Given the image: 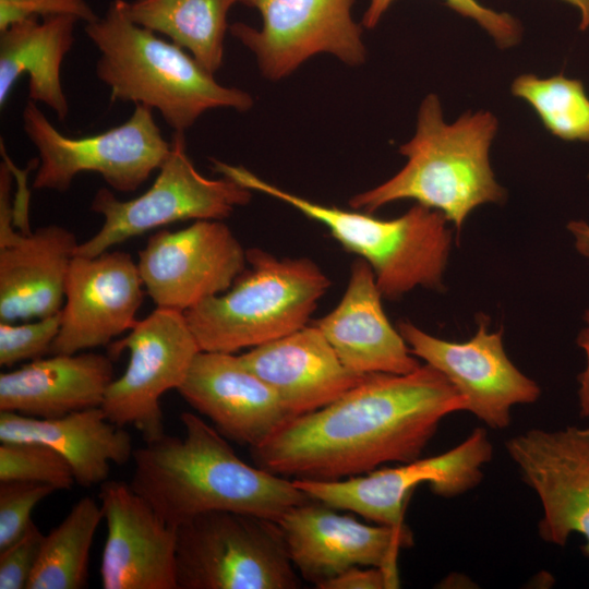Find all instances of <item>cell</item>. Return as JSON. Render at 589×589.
Returning <instances> with one entry per match:
<instances>
[{"instance_id": "obj_1", "label": "cell", "mask_w": 589, "mask_h": 589, "mask_svg": "<svg viewBox=\"0 0 589 589\" xmlns=\"http://www.w3.org/2000/svg\"><path fill=\"white\" fill-rule=\"evenodd\" d=\"M457 411H466L464 397L426 363L407 374L372 373L250 450L257 467L281 477L339 480L420 458L441 421Z\"/></svg>"}, {"instance_id": "obj_6", "label": "cell", "mask_w": 589, "mask_h": 589, "mask_svg": "<svg viewBox=\"0 0 589 589\" xmlns=\"http://www.w3.org/2000/svg\"><path fill=\"white\" fill-rule=\"evenodd\" d=\"M329 287V278L311 259L278 257L253 248L231 287L184 316L201 351L233 353L308 325Z\"/></svg>"}, {"instance_id": "obj_28", "label": "cell", "mask_w": 589, "mask_h": 589, "mask_svg": "<svg viewBox=\"0 0 589 589\" xmlns=\"http://www.w3.org/2000/svg\"><path fill=\"white\" fill-rule=\"evenodd\" d=\"M512 93L533 108L554 136L589 142V97L581 81L562 74L546 79L521 74L512 83Z\"/></svg>"}, {"instance_id": "obj_32", "label": "cell", "mask_w": 589, "mask_h": 589, "mask_svg": "<svg viewBox=\"0 0 589 589\" xmlns=\"http://www.w3.org/2000/svg\"><path fill=\"white\" fill-rule=\"evenodd\" d=\"M56 489L27 481H0V551L20 539L36 505Z\"/></svg>"}, {"instance_id": "obj_14", "label": "cell", "mask_w": 589, "mask_h": 589, "mask_svg": "<svg viewBox=\"0 0 589 589\" xmlns=\"http://www.w3.org/2000/svg\"><path fill=\"white\" fill-rule=\"evenodd\" d=\"M397 329L411 353L440 371L464 397L466 411L491 429H506L512 407L540 397L538 384L506 354L503 330L489 332L482 315L474 336L464 342L434 337L408 321H400Z\"/></svg>"}, {"instance_id": "obj_10", "label": "cell", "mask_w": 589, "mask_h": 589, "mask_svg": "<svg viewBox=\"0 0 589 589\" xmlns=\"http://www.w3.org/2000/svg\"><path fill=\"white\" fill-rule=\"evenodd\" d=\"M493 446L484 429H474L460 444L436 456L397 467L372 470L339 480L293 479L310 498L334 509L361 515L390 527L407 526L404 514L413 490L429 483L441 497L452 498L474 489L491 461Z\"/></svg>"}, {"instance_id": "obj_11", "label": "cell", "mask_w": 589, "mask_h": 589, "mask_svg": "<svg viewBox=\"0 0 589 589\" xmlns=\"http://www.w3.org/2000/svg\"><path fill=\"white\" fill-rule=\"evenodd\" d=\"M127 349L129 364L109 384L100 407L109 421L135 426L148 443L165 434L160 397L180 387L201 350L184 313L163 308L136 321L124 338L115 341L110 358Z\"/></svg>"}, {"instance_id": "obj_27", "label": "cell", "mask_w": 589, "mask_h": 589, "mask_svg": "<svg viewBox=\"0 0 589 589\" xmlns=\"http://www.w3.org/2000/svg\"><path fill=\"white\" fill-rule=\"evenodd\" d=\"M104 518L91 496L79 500L65 518L45 536L26 589H81L87 585L94 536Z\"/></svg>"}, {"instance_id": "obj_25", "label": "cell", "mask_w": 589, "mask_h": 589, "mask_svg": "<svg viewBox=\"0 0 589 589\" xmlns=\"http://www.w3.org/2000/svg\"><path fill=\"white\" fill-rule=\"evenodd\" d=\"M74 15L29 16L0 32V106L24 73L28 75V96L48 106L59 121L69 113L60 69L74 43Z\"/></svg>"}, {"instance_id": "obj_13", "label": "cell", "mask_w": 589, "mask_h": 589, "mask_svg": "<svg viewBox=\"0 0 589 589\" xmlns=\"http://www.w3.org/2000/svg\"><path fill=\"white\" fill-rule=\"evenodd\" d=\"M137 267L157 308L184 313L231 287L247 267V250L223 220H196L152 235Z\"/></svg>"}, {"instance_id": "obj_36", "label": "cell", "mask_w": 589, "mask_h": 589, "mask_svg": "<svg viewBox=\"0 0 589 589\" xmlns=\"http://www.w3.org/2000/svg\"><path fill=\"white\" fill-rule=\"evenodd\" d=\"M585 326L580 329L576 342L586 356V366L578 375V405L580 416L589 418V309L584 314Z\"/></svg>"}, {"instance_id": "obj_26", "label": "cell", "mask_w": 589, "mask_h": 589, "mask_svg": "<svg viewBox=\"0 0 589 589\" xmlns=\"http://www.w3.org/2000/svg\"><path fill=\"white\" fill-rule=\"evenodd\" d=\"M240 0H134L127 2L137 25L161 33L190 51L209 73L223 64L229 9Z\"/></svg>"}, {"instance_id": "obj_8", "label": "cell", "mask_w": 589, "mask_h": 589, "mask_svg": "<svg viewBox=\"0 0 589 589\" xmlns=\"http://www.w3.org/2000/svg\"><path fill=\"white\" fill-rule=\"evenodd\" d=\"M152 110L136 104L124 123L104 133L73 139L60 133L29 99L22 111V122L39 155L33 188L65 192L76 175L92 171L116 191L137 190L159 169L171 146Z\"/></svg>"}, {"instance_id": "obj_24", "label": "cell", "mask_w": 589, "mask_h": 589, "mask_svg": "<svg viewBox=\"0 0 589 589\" xmlns=\"http://www.w3.org/2000/svg\"><path fill=\"white\" fill-rule=\"evenodd\" d=\"M0 441H35L52 446L69 461L75 482L84 488L108 480L110 464L133 457L130 434L109 421L101 407L40 419L0 411Z\"/></svg>"}, {"instance_id": "obj_34", "label": "cell", "mask_w": 589, "mask_h": 589, "mask_svg": "<svg viewBox=\"0 0 589 589\" xmlns=\"http://www.w3.org/2000/svg\"><path fill=\"white\" fill-rule=\"evenodd\" d=\"M59 14L74 15L86 23L98 17L85 0H0V32L29 16Z\"/></svg>"}, {"instance_id": "obj_33", "label": "cell", "mask_w": 589, "mask_h": 589, "mask_svg": "<svg viewBox=\"0 0 589 589\" xmlns=\"http://www.w3.org/2000/svg\"><path fill=\"white\" fill-rule=\"evenodd\" d=\"M45 536L34 521L23 536L0 551V589H25Z\"/></svg>"}, {"instance_id": "obj_23", "label": "cell", "mask_w": 589, "mask_h": 589, "mask_svg": "<svg viewBox=\"0 0 589 589\" xmlns=\"http://www.w3.org/2000/svg\"><path fill=\"white\" fill-rule=\"evenodd\" d=\"M113 381L110 356L52 354L0 374V411L53 419L100 407Z\"/></svg>"}, {"instance_id": "obj_20", "label": "cell", "mask_w": 589, "mask_h": 589, "mask_svg": "<svg viewBox=\"0 0 589 589\" xmlns=\"http://www.w3.org/2000/svg\"><path fill=\"white\" fill-rule=\"evenodd\" d=\"M371 266L362 259L350 269L346 291L334 310L313 323L341 363L357 374H407L420 366L388 321Z\"/></svg>"}, {"instance_id": "obj_19", "label": "cell", "mask_w": 589, "mask_h": 589, "mask_svg": "<svg viewBox=\"0 0 589 589\" xmlns=\"http://www.w3.org/2000/svg\"><path fill=\"white\" fill-rule=\"evenodd\" d=\"M177 390L220 434L250 449L292 419L277 394L233 353L200 351Z\"/></svg>"}, {"instance_id": "obj_3", "label": "cell", "mask_w": 589, "mask_h": 589, "mask_svg": "<svg viewBox=\"0 0 589 589\" xmlns=\"http://www.w3.org/2000/svg\"><path fill=\"white\" fill-rule=\"evenodd\" d=\"M497 129V118L486 110L467 111L447 123L438 97L429 94L419 107L414 135L399 147L406 165L382 184L352 196L349 205L372 214L386 204L414 200L444 214L460 231L476 207L506 197L490 164Z\"/></svg>"}, {"instance_id": "obj_35", "label": "cell", "mask_w": 589, "mask_h": 589, "mask_svg": "<svg viewBox=\"0 0 589 589\" xmlns=\"http://www.w3.org/2000/svg\"><path fill=\"white\" fill-rule=\"evenodd\" d=\"M399 587V576L380 567L354 566L322 582L318 589H392Z\"/></svg>"}, {"instance_id": "obj_2", "label": "cell", "mask_w": 589, "mask_h": 589, "mask_svg": "<svg viewBox=\"0 0 589 589\" xmlns=\"http://www.w3.org/2000/svg\"><path fill=\"white\" fill-rule=\"evenodd\" d=\"M182 437L166 433L133 453L131 486L170 525L212 510L278 521L312 501L292 480L241 460L215 428L192 412L180 416Z\"/></svg>"}, {"instance_id": "obj_37", "label": "cell", "mask_w": 589, "mask_h": 589, "mask_svg": "<svg viewBox=\"0 0 589 589\" xmlns=\"http://www.w3.org/2000/svg\"><path fill=\"white\" fill-rule=\"evenodd\" d=\"M575 248L579 254L589 261V224L585 220H573L567 224Z\"/></svg>"}, {"instance_id": "obj_29", "label": "cell", "mask_w": 589, "mask_h": 589, "mask_svg": "<svg viewBox=\"0 0 589 589\" xmlns=\"http://www.w3.org/2000/svg\"><path fill=\"white\" fill-rule=\"evenodd\" d=\"M0 481L36 482L56 490H70L76 483L65 457L35 441L1 442Z\"/></svg>"}, {"instance_id": "obj_9", "label": "cell", "mask_w": 589, "mask_h": 589, "mask_svg": "<svg viewBox=\"0 0 589 589\" xmlns=\"http://www.w3.org/2000/svg\"><path fill=\"white\" fill-rule=\"evenodd\" d=\"M170 152L153 185L142 195L118 200L107 188L94 195L91 209L104 216L99 231L79 243L75 255L93 257L148 230L182 220H223L247 205L252 191L224 177L201 175L187 153L184 132H173Z\"/></svg>"}, {"instance_id": "obj_5", "label": "cell", "mask_w": 589, "mask_h": 589, "mask_svg": "<svg viewBox=\"0 0 589 589\" xmlns=\"http://www.w3.org/2000/svg\"><path fill=\"white\" fill-rule=\"evenodd\" d=\"M212 165L224 177L281 201L325 226L346 250L371 266L383 298L396 300L418 286L443 289L453 235L441 212L417 203L397 218L381 219L371 213L310 201L261 179L243 166L217 159Z\"/></svg>"}, {"instance_id": "obj_22", "label": "cell", "mask_w": 589, "mask_h": 589, "mask_svg": "<svg viewBox=\"0 0 589 589\" xmlns=\"http://www.w3.org/2000/svg\"><path fill=\"white\" fill-rule=\"evenodd\" d=\"M79 242L59 225L19 232L0 245V322L43 318L62 310Z\"/></svg>"}, {"instance_id": "obj_31", "label": "cell", "mask_w": 589, "mask_h": 589, "mask_svg": "<svg viewBox=\"0 0 589 589\" xmlns=\"http://www.w3.org/2000/svg\"><path fill=\"white\" fill-rule=\"evenodd\" d=\"M61 320L60 311L31 323L0 322V364L12 366L50 353Z\"/></svg>"}, {"instance_id": "obj_18", "label": "cell", "mask_w": 589, "mask_h": 589, "mask_svg": "<svg viewBox=\"0 0 589 589\" xmlns=\"http://www.w3.org/2000/svg\"><path fill=\"white\" fill-rule=\"evenodd\" d=\"M99 501L107 534L100 563L104 589H178L177 527L130 483L106 480Z\"/></svg>"}, {"instance_id": "obj_21", "label": "cell", "mask_w": 589, "mask_h": 589, "mask_svg": "<svg viewBox=\"0 0 589 589\" xmlns=\"http://www.w3.org/2000/svg\"><path fill=\"white\" fill-rule=\"evenodd\" d=\"M240 358L277 394L291 418L329 405L366 375L349 371L315 325L251 348Z\"/></svg>"}, {"instance_id": "obj_17", "label": "cell", "mask_w": 589, "mask_h": 589, "mask_svg": "<svg viewBox=\"0 0 589 589\" xmlns=\"http://www.w3.org/2000/svg\"><path fill=\"white\" fill-rule=\"evenodd\" d=\"M137 264L122 251L74 255L64 284L65 303L51 354L106 346L130 330L143 297Z\"/></svg>"}, {"instance_id": "obj_16", "label": "cell", "mask_w": 589, "mask_h": 589, "mask_svg": "<svg viewBox=\"0 0 589 589\" xmlns=\"http://www.w3.org/2000/svg\"><path fill=\"white\" fill-rule=\"evenodd\" d=\"M277 524L294 568L315 587L354 566L398 575L400 551L413 545L408 526L366 525L314 500L290 508Z\"/></svg>"}, {"instance_id": "obj_30", "label": "cell", "mask_w": 589, "mask_h": 589, "mask_svg": "<svg viewBox=\"0 0 589 589\" xmlns=\"http://www.w3.org/2000/svg\"><path fill=\"white\" fill-rule=\"evenodd\" d=\"M393 1L370 0L362 17V25L366 28L375 27ZM444 2L458 14L477 22L501 49L512 48L521 40L522 26L509 13L489 9L478 0H444Z\"/></svg>"}, {"instance_id": "obj_7", "label": "cell", "mask_w": 589, "mask_h": 589, "mask_svg": "<svg viewBox=\"0 0 589 589\" xmlns=\"http://www.w3.org/2000/svg\"><path fill=\"white\" fill-rule=\"evenodd\" d=\"M178 589H296L281 528L254 515L212 510L177 527Z\"/></svg>"}, {"instance_id": "obj_4", "label": "cell", "mask_w": 589, "mask_h": 589, "mask_svg": "<svg viewBox=\"0 0 589 589\" xmlns=\"http://www.w3.org/2000/svg\"><path fill=\"white\" fill-rule=\"evenodd\" d=\"M85 32L99 51L96 75L111 99L157 109L176 132L190 129L207 110L253 106L250 94L219 84L180 46L135 24L124 0L111 1Z\"/></svg>"}, {"instance_id": "obj_12", "label": "cell", "mask_w": 589, "mask_h": 589, "mask_svg": "<svg viewBox=\"0 0 589 589\" xmlns=\"http://www.w3.org/2000/svg\"><path fill=\"white\" fill-rule=\"evenodd\" d=\"M260 11V29L237 22L229 32L257 61L268 80L291 74L320 52L354 67L364 62L362 29L351 17L354 0H240Z\"/></svg>"}, {"instance_id": "obj_38", "label": "cell", "mask_w": 589, "mask_h": 589, "mask_svg": "<svg viewBox=\"0 0 589 589\" xmlns=\"http://www.w3.org/2000/svg\"><path fill=\"white\" fill-rule=\"evenodd\" d=\"M577 8L580 13L579 28L586 31L589 27V0H562Z\"/></svg>"}, {"instance_id": "obj_15", "label": "cell", "mask_w": 589, "mask_h": 589, "mask_svg": "<svg viewBox=\"0 0 589 589\" xmlns=\"http://www.w3.org/2000/svg\"><path fill=\"white\" fill-rule=\"evenodd\" d=\"M505 448L541 503V539L563 546L579 533L589 556V428L530 429L507 440Z\"/></svg>"}]
</instances>
